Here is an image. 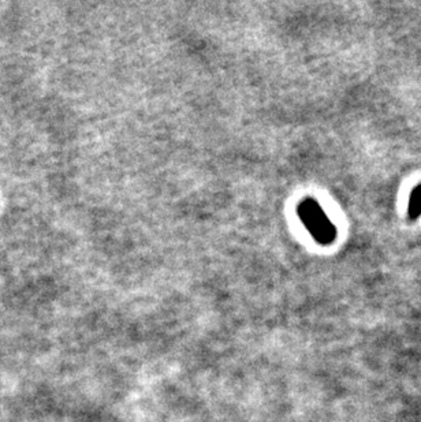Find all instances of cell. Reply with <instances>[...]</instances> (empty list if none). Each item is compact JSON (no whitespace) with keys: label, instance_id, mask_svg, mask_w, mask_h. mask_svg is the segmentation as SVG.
<instances>
[{"label":"cell","instance_id":"2","mask_svg":"<svg viewBox=\"0 0 421 422\" xmlns=\"http://www.w3.org/2000/svg\"><path fill=\"white\" fill-rule=\"evenodd\" d=\"M408 213H409L410 219H417L421 216V185L413 188V191L410 194Z\"/></svg>","mask_w":421,"mask_h":422},{"label":"cell","instance_id":"1","mask_svg":"<svg viewBox=\"0 0 421 422\" xmlns=\"http://www.w3.org/2000/svg\"><path fill=\"white\" fill-rule=\"evenodd\" d=\"M299 216L303 222L309 234L312 235L320 245H329L337 238V229L328 219L327 215L312 198H306L300 203L299 208Z\"/></svg>","mask_w":421,"mask_h":422}]
</instances>
